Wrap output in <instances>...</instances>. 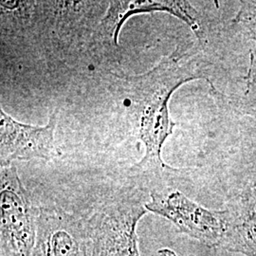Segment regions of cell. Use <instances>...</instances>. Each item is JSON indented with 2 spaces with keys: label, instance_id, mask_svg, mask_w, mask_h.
<instances>
[{
  "label": "cell",
  "instance_id": "obj_1",
  "mask_svg": "<svg viewBox=\"0 0 256 256\" xmlns=\"http://www.w3.org/2000/svg\"><path fill=\"white\" fill-rule=\"evenodd\" d=\"M192 54L186 50H176L146 74L124 77L138 137L146 148L144 158L129 169L132 174L162 176L176 171L162 158L165 140L176 126L170 118L168 104L172 94L185 82L198 79L209 81Z\"/></svg>",
  "mask_w": 256,
  "mask_h": 256
},
{
  "label": "cell",
  "instance_id": "obj_2",
  "mask_svg": "<svg viewBox=\"0 0 256 256\" xmlns=\"http://www.w3.org/2000/svg\"><path fill=\"white\" fill-rule=\"evenodd\" d=\"M144 192L122 189L84 221L86 256H140L137 227L148 210Z\"/></svg>",
  "mask_w": 256,
  "mask_h": 256
},
{
  "label": "cell",
  "instance_id": "obj_3",
  "mask_svg": "<svg viewBox=\"0 0 256 256\" xmlns=\"http://www.w3.org/2000/svg\"><path fill=\"white\" fill-rule=\"evenodd\" d=\"M1 256H32L37 234V212L14 164L0 173Z\"/></svg>",
  "mask_w": 256,
  "mask_h": 256
},
{
  "label": "cell",
  "instance_id": "obj_4",
  "mask_svg": "<svg viewBox=\"0 0 256 256\" xmlns=\"http://www.w3.org/2000/svg\"><path fill=\"white\" fill-rule=\"evenodd\" d=\"M146 208L171 221L182 232L208 246L224 243L234 222L230 210H210L170 188L150 192Z\"/></svg>",
  "mask_w": 256,
  "mask_h": 256
},
{
  "label": "cell",
  "instance_id": "obj_5",
  "mask_svg": "<svg viewBox=\"0 0 256 256\" xmlns=\"http://www.w3.org/2000/svg\"><path fill=\"white\" fill-rule=\"evenodd\" d=\"M58 113L54 111L45 126L25 124L0 110V164L12 165L14 160L41 158L52 160L60 155L55 146L54 132Z\"/></svg>",
  "mask_w": 256,
  "mask_h": 256
},
{
  "label": "cell",
  "instance_id": "obj_6",
  "mask_svg": "<svg viewBox=\"0 0 256 256\" xmlns=\"http://www.w3.org/2000/svg\"><path fill=\"white\" fill-rule=\"evenodd\" d=\"M167 12L180 19L192 28L198 42L202 44L207 40V27L202 14L189 1L174 0H134L111 1L108 10L100 25L102 34L118 45L119 32L126 19L132 16L146 12Z\"/></svg>",
  "mask_w": 256,
  "mask_h": 256
},
{
  "label": "cell",
  "instance_id": "obj_7",
  "mask_svg": "<svg viewBox=\"0 0 256 256\" xmlns=\"http://www.w3.org/2000/svg\"><path fill=\"white\" fill-rule=\"evenodd\" d=\"M32 256H86L84 220L61 209L37 210L36 241Z\"/></svg>",
  "mask_w": 256,
  "mask_h": 256
},
{
  "label": "cell",
  "instance_id": "obj_8",
  "mask_svg": "<svg viewBox=\"0 0 256 256\" xmlns=\"http://www.w3.org/2000/svg\"><path fill=\"white\" fill-rule=\"evenodd\" d=\"M230 252L256 256V210L241 212L223 243Z\"/></svg>",
  "mask_w": 256,
  "mask_h": 256
},
{
  "label": "cell",
  "instance_id": "obj_9",
  "mask_svg": "<svg viewBox=\"0 0 256 256\" xmlns=\"http://www.w3.org/2000/svg\"><path fill=\"white\" fill-rule=\"evenodd\" d=\"M248 56L245 90L242 95L227 99L232 110L242 115H248L252 110H256V42L250 46Z\"/></svg>",
  "mask_w": 256,
  "mask_h": 256
},
{
  "label": "cell",
  "instance_id": "obj_10",
  "mask_svg": "<svg viewBox=\"0 0 256 256\" xmlns=\"http://www.w3.org/2000/svg\"><path fill=\"white\" fill-rule=\"evenodd\" d=\"M240 4L234 26L245 39L256 42V0L242 1Z\"/></svg>",
  "mask_w": 256,
  "mask_h": 256
},
{
  "label": "cell",
  "instance_id": "obj_11",
  "mask_svg": "<svg viewBox=\"0 0 256 256\" xmlns=\"http://www.w3.org/2000/svg\"><path fill=\"white\" fill-rule=\"evenodd\" d=\"M241 212L256 210V162L248 169L246 180L240 194Z\"/></svg>",
  "mask_w": 256,
  "mask_h": 256
},
{
  "label": "cell",
  "instance_id": "obj_12",
  "mask_svg": "<svg viewBox=\"0 0 256 256\" xmlns=\"http://www.w3.org/2000/svg\"><path fill=\"white\" fill-rule=\"evenodd\" d=\"M153 256H178V254L173 252L172 250L169 248H162L160 250H158L156 254Z\"/></svg>",
  "mask_w": 256,
  "mask_h": 256
},
{
  "label": "cell",
  "instance_id": "obj_13",
  "mask_svg": "<svg viewBox=\"0 0 256 256\" xmlns=\"http://www.w3.org/2000/svg\"><path fill=\"white\" fill-rule=\"evenodd\" d=\"M248 116H250V117H252V118H254V119H256V110H254V111H252Z\"/></svg>",
  "mask_w": 256,
  "mask_h": 256
}]
</instances>
